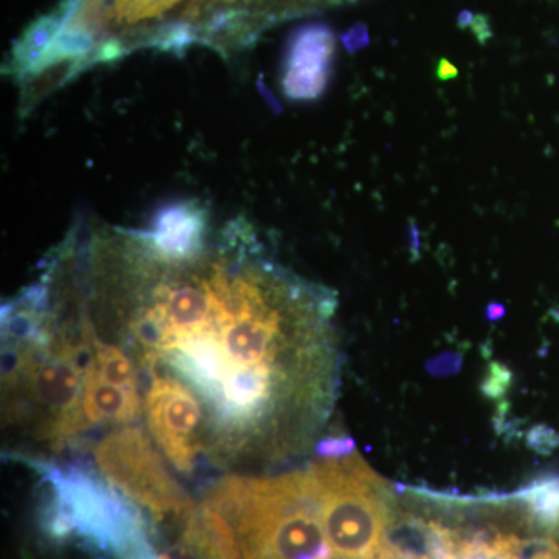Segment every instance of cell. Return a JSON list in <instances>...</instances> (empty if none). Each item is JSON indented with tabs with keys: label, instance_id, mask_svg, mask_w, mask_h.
Returning <instances> with one entry per match:
<instances>
[{
	"label": "cell",
	"instance_id": "8992f818",
	"mask_svg": "<svg viewBox=\"0 0 559 559\" xmlns=\"http://www.w3.org/2000/svg\"><path fill=\"white\" fill-rule=\"evenodd\" d=\"M145 231L156 252L170 260L198 255L210 240L209 210L197 201H179L165 205Z\"/></svg>",
	"mask_w": 559,
	"mask_h": 559
},
{
	"label": "cell",
	"instance_id": "3957f363",
	"mask_svg": "<svg viewBox=\"0 0 559 559\" xmlns=\"http://www.w3.org/2000/svg\"><path fill=\"white\" fill-rule=\"evenodd\" d=\"M94 454L106 479L154 516L187 520L197 509L142 430L124 426L105 437Z\"/></svg>",
	"mask_w": 559,
	"mask_h": 559
},
{
	"label": "cell",
	"instance_id": "7a4b0ae2",
	"mask_svg": "<svg viewBox=\"0 0 559 559\" xmlns=\"http://www.w3.org/2000/svg\"><path fill=\"white\" fill-rule=\"evenodd\" d=\"M399 492L353 451L210 488L191 527L210 559H401Z\"/></svg>",
	"mask_w": 559,
	"mask_h": 559
},
{
	"label": "cell",
	"instance_id": "5b68a950",
	"mask_svg": "<svg viewBox=\"0 0 559 559\" xmlns=\"http://www.w3.org/2000/svg\"><path fill=\"white\" fill-rule=\"evenodd\" d=\"M334 35L329 25L308 24L297 28L286 47L282 69V90L294 102L322 97L330 83Z\"/></svg>",
	"mask_w": 559,
	"mask_h": 559
},
{
	"label": "cell",
	"instance_id": "6da1fadb",
	"mask_svg": "<svg viewBox=\"0 0 559 559\" xmlns=\"http://www.w3.org/2000/svg\"><path fill=\"white\" fill-rule=\"evenodd\" d=\"M81 310L148 374L190 390L204 459L280 463L310 450L336 400L337 299L267 257L235 219L187 260L120 230L92 260Z\"/></svg>",
	"mask_w": 559,
	"mask_h": 559
},
{
	"label": "cell",
	"instance_id": "277c9868",
	"mask_svg": "<svg viewBox=\"0 0 559 559\" xmlns=\"http://www.w3.org/2000/svg\"><path fill=\"white\" fill-rule=\"evenodd\" d=\"M146 417L157 447L182 474L194 473L204 457V418L189 389L165 374L151 373Z\"/></svg>",
	"mask_w": 559,
	"mask_h": 559
}]
</instances>
